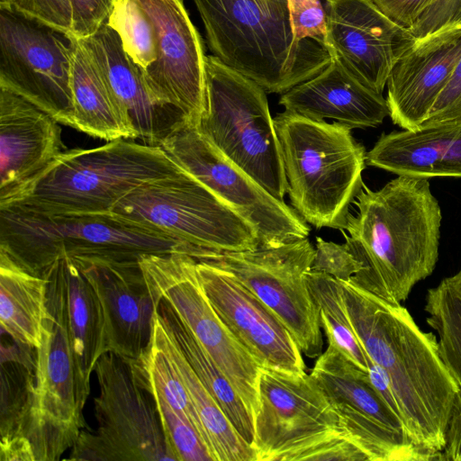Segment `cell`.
Listing matches in <instances>:
<instances>
[{
  "label": "cell",
  "instance_id": "6da1fadb",
  "mask_svg": "<svg viewBox=\"0 0 461 461\" xmlns=\"http://www.w3.org/2000/svg\"><path fill=\"white\" fill-rule=\"evenodd\" d=\"M353 329L366 356L385 375L416 446L442 452L460 387L443 362L432 332H424L407 309L349 281H340Z\"/></svg>",
  "mask_w": 461,
  "mask_h": 461
},
{
  "label": "cell",
  "instance_id": "7a4b0ae2",
  "mask_svg": "<svg viewBox=\"0 0 461 461\" xmlns=\"http://www.w3.org/2000/svg\"><path fill=\"white\" fill-rule=\"evenodd\" d=\"M342 232L361 264L349 282L393 303L404 302L438 258L441 208L426 178L398 176L378 190L364 183Z\"/></svg>",
  "mask_w": 461,
  "mask_h": 461
},
{
  "label": "cell",
  "instance_id": "3957f363",
  "mask_svg": "<svg viewBox=\"0 0 461 461\" xmlns=\"http://www.w3.org/2000/svg\"><path fill=\"white\" fill-rule=\"evenodd\" d=\"M182 170L158 146L117 139L64 150L0 209L42 215L111 212L137 187Z\"/></svg>",
  "mask_w": 461,
  "mask_h": 461
},
{
  "label": "cell",
  "instance_id": "277c9868",
  "mask_svg": "<svg viewBox=\"0 0 461 461\" xmlns=\"http://www.w3.org/2000/svg\"><path fill=\"white\" fill-rule=\"evenodd\" d=\"M194 2L212 55L267 93H285L319 74L331 59L324 46L296 40L289 16L262 0Z\"/></svg>",
  "mask_w": 461,
  "mask_h": 461
},
{
  "label": "cell",
  "instance_id": "5b68a950",
  "mask_svg": "<svg viewBox=\"0 0 461 461\" xmlns=\"http://www.w3.org/2000/svg\"><path fill=\"white\" fill-rule=\"evenodd\" d=\"M287 193L308 224L344 230L349 205L362 187L366 152L338 122L284 111L275 118Z\"/></svg>",
  "mask_w": 461,
  "mask_h": 461
},
{
  "label": "cell",
  "instance_id": "8992f818",
  "mask_svg": "<svg viewBox=\"0 0 461 461\" xmlns=\"http://www.w3.org/2000/svg\"><path fill=\"white\" fill-rule=\"evenodd\" d=\"M194 249L112 212L42 215L0 209V249L41 277L63 256L130 261L145 254L190 255Z\"/></svg>",
  "mask_w": 461,
  "mask_h": 461
},
{
  "label": "cell",
  "instance_id": "52a82bcc",
  "mask_svg": "<svg viewBox=\"0 0 461 461\" xmlns=\"http://www.w3.org/2000/svg\"><path fill=\"white\" fill-rule=\"evenodd\" d=\"M257 461L367 460L311 375L261 369L251 444Z\"/></svg>",
  "mask_w": 461,
  "mask_h": 461
},
{
  "label": "cell",
  "instance_id": "ba28073f",
  "mask_svg": "<svg viewBox=\"0 0 461 461\" xmlns=\"http://www.w3.org/2000/svg\"><path fill=\"white\" fill-rule=\"evenodd\" d=\"M198 131L268 193L284 201L287 181L267 92L213 55L206 56Z\"/></svg>",
  "mask_w": 461,
  "mask_h": 461
},
{
  "label": "cell",
  "instance_id": "9c48e42d",
  "mask_svg": "<svg viewBox=\"0 0 461 461\" xmlns=\"http://www.w3.org/2000/svg\"><path fill=\"white\" fill-rule=\"evenodd\" d=\"M47 312L36 348L32 396L24 429L35 461H57L87 428L77 395L76 371L68 324L63 257L45 274Z\"/></svg>",
  "mask_w": 461,
  "mask_h": 461
},
{
  "label": "cell",
  "instance_id": "30bf717a",
  "mask_svg": "<svg viewBox=\"0 0 461 461\" xmlns=\"http://www.w3.org/2000/svg\"><path fill=\"white\" fill-rule=\"evenodd\" d=\"M112 212L196 249L259 247L255 229L185 169L137 187Z\"/></svg>",
  "mask_w": 461,
  "mask_h": 461
},
{
  "label": "cell",
  "instance_id": "8fae6325",
  "mask_svg": "<svg viewBox=\"0 0 461 461\" xmlns=\"http://www.w3.org/2000/svg\"><path fill=\"white\" fill-rule=\"evenodd\" d=\"M97 427L84 429L68 460L176 461L167 443L153 397L136 381L129 361L107 352L94 370Z\"/></svg>",
  "mask_w": 461,
  "mask_h": 461
},
{
  "label": "cell",
  "instance_id": "7c38bea8",
  "mask_svg": "<svg viewBox=\"0 0 461 461\" xmlns=\"http://www.w3.org/2000/svg\"><path fill=\"white\" fill-rule=\"evenodd\" d=\"M314 253L304 238L254 249H201L194 258L236 277L277 314L302 353L315 358L323 348L321 316L306 282Z\"/></svg>",
  "mask_w": 461,
  "mask_h": 461
},
{
  "label": "cell",
  "instance_id": "4fadbf2b",
  "mask_svg": "<svg viewBox=\"0 0 461 461\" xmlns=\"http://www.w3.org/2000/svg\"><path fill=\"white\" fill-rule=\"evenodd\" d=\"M158 146L248 221L257 231L259 246L308 237V223L293 208L227 158L191 121L184 117L176 122Z\"/></svg>",
  "mask_w": 461,
  "mask_h": 461
},
{
  "label": "cell",
  "instance_id": "5bb4252c",
  "mask_svg": "<svg viewBox=\"0 0 461 461\" xmlns=\"http://www.w3.org/2000/svg\"><path fill=\"white\" fill-rule=\"evenodd\" d=\"M139 263L156 302L163 299L185 322L242 399L253 420L258 410L261 368L237 341L209 302L196 259L176 251L145 254Z\"/></svg>",
  "mask_w": 461,
  "mask_h": 461
},
{
  "label": "cell",
  "instance_id": "9a60e30c",
  "mask_svg": "<svg viewBox=\"0 0 461 461\" xmlns=\"http://www.w3.org/2000/svg\"><path fill=\"white\" fill-rule=\"evenodd\" d=\"M338 416L344 435L368 461L441 460V453L416 446L406 435L400 416L360 369L331 344L311 371Z\"/></svg>",
  "mask_w": 461,
  "mask_h": 461
},
{
  "label": "cell",
  "instance_id": "2e32d148",
  "mask_svg": "<svg viewBox=\"0 0 461 461\" xmlns=\"http://www.w3.org/2000/svg\"><path fill=\"white\" fill-rule=\"evenodd\" d=\"M72 38L0 8V87L72 127Z\"/></svg>",
  "mask_w": 461,
  "mask_h": 461
},
{
  "label": "cell",
  "instance_id": "e0dca14e",
  "mask_svg": "<svg viewBox=\"0 0 461 461\" xmlns=\"http://www.w3.org/2000/svg\"><path fill=\"white\" fill-rule=\"evenodd\" d=\"M155 31L157 59L142 71L160 104L197 124L205 103L206 55L183 0H137Z\"/></svg>",
  "mask_w": 461,
  "mask_h": 461
},
{
  "label": "cell",
  "instance_id": "ac0fdd59",
  "mask_svg": "<svg viewBox=\"0 0 461 461\" xmlns=\"http://www.w3.org/2000/svg\"><path fill=\"white\" fill-rule=\"evenodd\" d=\"M196 261L209 302L258 366L289 375L305 373L302 351L277 314L230 273Z\"/></svg>",
  "mask_w": 461,
  "mask_h": 461
},
{
  "label": "cell",
  "instance_id": "d6986e66",
  "mask_svg": "<svg viewBox=\"0 0 461 461\" xmlns=\"http://www.w3.org/2000/svg\"><path fill=\"white\" fill-rule=\"evenodd\" d=\"M329 51L365 85L383 94L402 54L416 41L371 0H326Z\"/></svg>",
  "mask_w": 461,
  "mask_h": 461
},
{
  "label": "cell",
  "instance_id": "ffe728a7",
  "mask_svg": "<svg viewBox=\"0 0 461 461\" xmlns=\"http://www.w3.org/2000/svg\"><path fill=\"white\" fill-rule=\"evenodd\" d=\"M73 258L101 302L109 352L137 358L151 340L156 313L139 260Z\"/></svg>",
  "mask_w": 461,
  "mask_h": 461
},
{
  "label": "cell",
  "instance_id": "44dd1931",
  "mask_svg": "<svg viewBox=\"0 0 461 461\" xmlns=\"http://www.w3.org/2000/svg\"><path fill=\"white\" fill-rule=\"evenodd\" d=\"M461 58V25L444 28L415 42L397 59L387 79L393 122L421 127Z\"/></svg>",
  "mask_w": 461,
  "mask_h": 461
},
{
  "label": "cell",
  "instance_id": "7402d4cb",
  "mask_svg": "<svg viewBox=\"0 0 461 461\" xmlns=\"http://www.w3.org/2000/svg\"><path fill=\"white\" fill-rule=\"evenodd\" d=\"M59 124L49 113L0 87V204L64 151Z\"/></svg>",
  "mask_w": 461,
  "mask_h": 461
},
{
  "label": "cell",
  "instance_id": "603a6c76",
  "mask_svg": "<svg viewBox=\"0 0 461 461\" xmlns=\"http://www.w3.org/2000/svg\"><path fill=\"white\" fill-rule=\"evenodd\" d=\"M330 52V63L313 77L282 94L279 104L286 112L317 121L331 119L351 129L381 124L390 114L386 98Z\"/></svg>",
  "mask_w": 461,
  "mask_h": 461
},
{
  "label": "cell",
  "instance_id": "cb8c5ba5",
  "mask_svg": "<svg viewBox=\"0 0 461 461\" xmlns=\"http://www.w3.org/2000/svg\"><path fill=\"white\" fill-rule=\"evenodd\" d=\"M80 40L126 109L137 139L158 146L173 125L184 118L182 113L154 99L142 70L126 53L117 33L106 23L90 37Z\"/></svg>",
  "mask_w": 461,
  "mask_h": 461
},
{
  "label": "cell",
  "instance_id": "d4e9b609",
  "mask_svg": "<svg viewBox=\"0 0 461 461\" xmlns=\"http://www.w3.org/2000/svg\"><path fill=\"white\" fill-rule=\"evenodd\" d=\"M366 163L397 176L461 177V118L384 133Z\"/></svg>",
  "mask_w": 461,
  "mask_h": 461
},
{
  "label": "cell",
  "instance_id": "484cf974",
  "mask_svg": "<svg viewBox=\"0 0 461 461\" xmlns=\"http://www.w3.org/2000/svg\"><path fill=\"white\" fill-rule=\"evenodd\" d=\"M72 38V128L108 141L137 139L130 116L80 39Z\"/></svg>",
  "mask_w": 461,
  "mask_h": 461
},
{
  "label": "cell",
  "instance_id": "4316f807",
  "mask_svg": "<svg viewBox=\"0 0 461 461\" xmlns=\"http://www.w3.org/2000/svg\"><path fill=\"white\" fill-rule=\"evenodd\" d=\"M67 280L68 324L75 360L77 395L84 410L98 359L109 352L101 302L78 263L63 256Z\"/></svg>",
  "mask_w": 461,
  "mask_h": 461
},
{
  "label": "cell",
  "instance_id": "83f0119b",
  "mask_svg": "<svg viewBox=\"0 0 461 461\" xmlns=\"http://www.w3.org/2000/svg\"><path fill=\"white\" fill-rule=\"evenodd\" d=\"M1 346L0 461H35L24 437L32 396L36 348Z\"/></svg>",
  "mask_w": 461,
  "mask_h": 461
},
{
  "label": "cell",
  "instance_id": "f1b7e54d",
  "mask_svg": "<svg viewBox=\"0 0 461 461\" xmlns=\"http://www.w3.org/2000/svg\"><path fill=\"white\" fill-rule=\"evenodd\" d=\"M47 285L46 278L28 272L0 249V324L13 341L32 348L41 346Z\"/></svg>",
  "mask_w": 461,
  "mask_h": 461
},
{
  "label": "cell",
  "instance_id": "f546056e",
  "mask_svg": "<svg viewBox=\"0 0 461 461\" xmlns=\"http://www.w3.org/2000/svg\"><path fill=\"white\" fill-rule=\"evenodd\" d=\"M152 339L174 363L207 436L215 461H257L256 453L237 432L155 313Z\"/></svg>",
  "mask_w": 461,
  "mask_h": 461
},
{
  "label": "cell",
  "instance_id": "4dcf8cb0",
  "mask_svg": "<svg viewBox=\"0 0 461 461\" xmlns=\"http://www.w3.org/2000/svg\"><path fill=\"white\" fill-rule=\"evenodd\" d=\"M156 312L200 381L237 432L251 445L254 439V420L219 366L166 301L160 299L156 302Z\"/></svg>",
  "mask_w": 461,
  "mask_h": 461
},
{
  "label": "cell",
  "instance_id": "1f68e13d",
  "mask_svg": "<svg viewBox=\"0 0 461 461\" xmlns=\"http://www.w3.org/2000/svg\"><path fill=\"white\" fill-rule=\"evenodd\" d=\"M306 282L319 309L321 328L328 343L367 373V356L351 324L341 282L327 274L312 270L307 273Z\"/></svg>",
  "mask_w": 461,
  "mask_h": 461
},
{
  "label": "cell",
  "instance_id": "d6a6232c",
  "mask_svg": "<svg viewBox=\"0 0 461 461\" xmlns=\"http://www.w3.org/2000/svg\"><path fill=\"white\" fill-rule=\"evenodd\" d=\"M129 363L140 385L151 395L161 397L176 412L187 420L197 429L211 449L203 427L177 369L152 337L149 346L142 353Z\"/></svg>",
  "mask_w": 461,
  "mask_h": 461
},
{
  "label": "cell",
  "instance_id": "836d02e7",
  "mask_svg": "<svg viewBox=\"0 0 461 461\" xmlns=\"http://www.w3.org/2000/svg\"><path fill=\"white\" fill-rule=\"evenodd\" d=\"M424 309L438 335L439 355L461 391V268L428 291Z\"/></svg>",
  "mask_w": 461,
  "mask_h": 461
},
{
  "label": "cell",
  "instance_id": "e575fe53",
  "mask_svg": "<svg viewBox=\"0 0 461 461\" xmlns=\"http://www.w3.org/2000/svg\"><path fill=\"white\" fill-rule=\"evenodd\" d=\"M142 71L157 59L153 24L137 0H116L105 23Z\"/></svg>",
  "mask_w": 461,
  "mask_h": 461
},
{
  "label": "cell",
  "instance_id": "d590c367",
  "mask_svg": "<svg viewBox=\"0 0 461 461\" xmlns=\"http://www.w3.org/2000/svg\"><path fill=\"white\" fill-rule=\"evenodd\" d=\"M151 396L156 403L167 443L176 461H215L209 446L197 429L161 397Z\"/></svg>",
  "mask_w": 461,
  "mask_h": 461
},
{
  "label": "cell",
  "instance_id": "8d00e7d4",
  "mask_svg": "<svg viewBox=\"0 0 461 461\" xmlns=\"http://www.w3.org/2000/svg\"><path fill=\"white\" fill-rule=\"evenodd\" d=\"M291 30L298 41H313L328 49V19L321 0H287Z\"/></svg>",
  "mask_w": 461,
  "mask_h": 461
},
{
  "label": "cell",
  "instance_id": "74e56055",
  "mask_svg": "<svg viewBox=\"0 0 461 461\" xmlns=\"http://www.w3.org/2000/svg\"><path fill=\"white\" fill-rule=\"evenodd\" d=\"M7 9L72 36L70 0H0Z\"/></svg>",
  "mask_w": 461,
  "mask_h": 461
},
{
  "label": "cell",
  "instance_id": "f35d334b",
  "mask_svg": "<svg viewBox=\"0 0 461 461\" xmlns=\"http://www.w3.org/2000/svg\"><path fill=\"white\" fill-rule=\"evenodd\" d=\"M361 268V264L346 243L338 244L316 238L311 270L327 274L339 281H349Z\"/></svg>",
  "mask_w": 461,
  "mask_h": 461
},
{
  "label": "cell",
  "instance_id": "ab89813d",
  "mask_svg": "<svg viewBox=\"0 0 461 461\" xmlns=\"http://www.w3.org/2000/svg\"><path fill=\"white\" fill-rule=\"evenodd\" d=\"M116 0H70L72 36L86 39L95 33L106 20Z\"/></svg>",
  "mask_w": 461,
  "mask_h": 461
},
{
  "label": "cell",
  "instance_id": "60d3db41",
  "mask_svg": "<svg viewBox=\"0 0 461 461\" xmlns=\"http://www.w3.org/2000/svg\"><path fill=\"white\" fill-rule=\"evenodd\" d=\"M458 118H461V58L422 125Z\"/></svg>",
  "mask_w": 461,
  "mask_h": 461
},
{
  "label": "cell",
  "instance_id": "b9f144b4",
  "mask_svg": "<svg viewBox=\"0 0 461 461\" xmlns=\"http://www.w3.org/2000/svg\"><path fill=\"white\" fill-rule=\"evenodd\" d=\"M391 21L411 30L434 0H371Z\"/></svg>",
  "mask_w": 461,
  "mask_h": 461
},
{
  "label": "cell",
  "instance_id": "7bdbcfd3",
  "mask_svg": "<svg viewBox=\"0 0 461 461\" xmlns=\"http://www.w3.org/2000/svg\"><path fill=\"white\" fill-rule=\"evenodd\" d=\"M454 0H434L410 30L415 39L423 38L443 29Z\"/></svg>",
  "mask_w": 461,
  "mask_h": 461
},
{
  "label": "cell",
  "instance_id": "ee69618b",
  "mask_svg": "<svg viewBox=\"0 0 461 461\" xmlns=\"http://www.w3.org/2000/svg\"><path fill=\"white\" fill-rule=\"evenodd\" d=\"M441 453L442 460L461 461V391L455 400Z\"/></svg>",
  "mask_w": 461,
  "mask_h": 461
},
{
  "label": "cell",
  "instance_id": "f6af8a7d",
  "mask_svg": "<svg viewBox=\"0 0 461 461\" xmlns=\"http://www.w3.org/2000/svg\"><path fill=\"white\" fill-rule=\"evenodd\" d=\"M461 25V0H454L446 17L444 28Z\"/></svg>",
  "mask_w": 461,
  "mask_h": 461
},
{
  "label": "cell",
  "instance_id": "bcb514c9",
  "mask_svg": "<svg viewBox=\"0 0 461 461\" xmlns=\"http://www.w3.org/2000/svg\"><path fill=\"white\" fill-rule=\"evenodd\" d=\"M273 11L289 16L287 0H262Z\"/></svg>",
  "mask_w": 461,
  "mask_h": 461
}]
</instances>
